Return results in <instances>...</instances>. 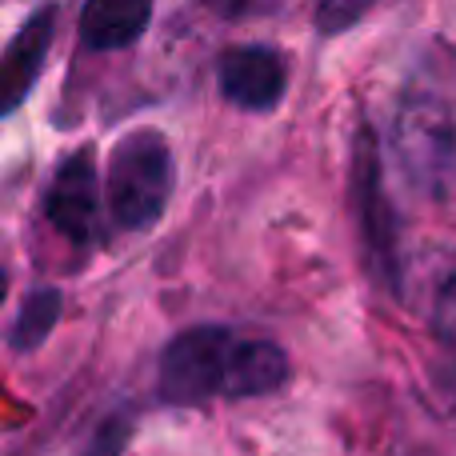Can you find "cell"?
<instances>
[{
    "mask_svg": "<svg viewBox=\"0 0 456 456\" xmlns=\"http://www.w3.org/2000/svg\"><path fill=\"white\" fill-rule=\"evenodd\" d=\"M356 200H361V228H364V244H369L372 265H377L380 276H393V268H396L393 221H388L385 189H380L377 149H372L369 136H361V157H356Z\"/></svg>",
    "mask_w": 456,
    "mask_h": 456,
    "instance_id": "cell-7",
    "label": "cell"
},
{
    "mask_svg": "<svg viewBox=\"0 0 456 456\" xmlns=\"http://www.w3.org/2000/svg\"><path fill=\"white\" fill-rule=\"evenodd\" d=\"M152 0H85L80 12V40L96 53L125 48L149 28Z\"/></svg>",
    "mask_w": 456,
    "mask_h": 456,
    "instance_id": "cell-8",
    "label": "cell"
},
{
    "mask_svg": "<svg viewBox=\"0 0 456 456\" xmlns=\"http://www.w3.org/2000/svg\"><path fill=\"white\" fill-rule=\"evenodd\" d=\"M173 197V152L157 128L120 136L109 165V208L117 224L149 228L160 221Z\"/></svg>",
    "mask_w": 456,
    "mask_h": 456,
    "instance_id": "cell-1",
    "label": "cell"
},
{
    "mask_svg": "<svg viewBox=\"0 0 456 456\" xmlns=\"http://www.w3.org/2000/svg\"><path fill=\"white\" fill-rule=\"evenodd\" d=\"M393 144L412 189L436 192L449 189L456 168V112L436 93H409L396 109Z\"/></svg>",
    "mask_w": 456,
    "mask_h": 456,
    "instance_id": "cell-2",
    "label": "cell"
},
{
    "mask_svg": "<svg viewBox=\"0 0 456 456\" xmlns=\"http://www.w3.org/2000/svg\"><path fill=\"white\" fill-rule=\"evenodd\" d=\"M221 93L228 104L244 112H268L281 104L284 85H289V69H284L281 53L265 45H240L228 48L221 56Z\"/></svg>",
    "mask_w": 456,
    "mask_h": 456,
    "instance_id": "cell-5",
    "label": "cell"
},
{
    "mask_svg": "<svg viewBox=\"0 0 456 456\" xmlns=\"http://www.w3.org/2000/svg\"><path fill=\"white\" fill-rule=\"evenodd\" d=\"M48 45H53V8H40L28 24L12 37L4 61H0V117L12 112L32 93L40 69H45Z\"/></svg>",
    "mask_w": 456,
    "mask_h": 456,
    "instance_id": "cell-6",
    "label": "cell"
},
{
    "mask_svg": "<svg viewBox=\"0 0 456 456\" xmlns=\"http://www.w3.org/2000/svg\"><path fill=\"white\" fill-rule=\"evenodd\" d=\"M0 300H4V273H0Z\"/></svg>",
    "mask_w": 456,
    "mask_h": 456,
    "instance_id": "cell-13",
    "label": "cell"
},
{
    "mask_svg": "<svg viewBox=\"0 0 456 456\" xmlns=\"http://www.w3.org/2000/svg\"><path fill=\"white\" fill-rule=\"evenodd\" d=\"M425 292H428V321L436 324V332L444 340L456 345V252H449V256H441L433 265Z\"/></svg>",
    "mask_w": 456,
    "mask_h": 456,
    "instance_id": "cell-9",
    "label": "cell"
},
{
    "mask_svg": "<svg viewBox=\"0 0 456 456\" xmlns=\"http://www.w3.org/2000/svg\"><path fill=\"white\" fill-rule=\"evenodd\" d=\"M205 4L221 8V12H236V8H240V4H244V0H205Z\"/></svg>",
    "mask_w": 456,
    "mask_h": 456,
    "instance_id": "cell-12",
    "label": "cell"
},
{
    "mask_svg": "<svg viewBox=\"0 0 456 456\" xmlns=\"http://www.w3.org/2000/svg\"><path fill=\"white\" fill-rule=\"evenodd\" d=\"M372 4H377V0H321V8H316V28H321L324 37L345 32V28H353Z\"/></svg>",
    "mask_w": 456,
    "mask_h": 456,
    "instance_id": "cell-11",
    "label": "cell"
},
{
    "mask_svg": "<svg viewBox=\"0 0 456 456\" xmlns=\"http://www.w3.org/2000/svg\"><path fill=\"white\" fill-rule=\"evenodd\" d=\"M232 348L236 337L216 324L181 332L160 356V396L168 404H200L213 396H228Z\"/></svg>",
    "mask_w": 456,
    "mask_h": 456,
    "instance_id": "cell-3",
    "label": "cell"
},
{
    "mask_svg": "<svg viewBox=\"0 0 456 456\" xmlns=\"http://www.w3.org/2000/svg\"><path fill=\"white\" fill-rule=\"evenodd\" d=\"M48 221L69 240H96L101 232V184H96L93 149H80L56 168V181L48 189Z\"/></svg>",
    "mask_w": 456,
    "mask_h": 456,
    "instance_id": "cell-4",
    "label": "cell"
},
{
    "mask_svg": "<svg viewBox=\"0 0 456 456\" xmlns=\"http://www.w3.org/2000/svg\"><path fill=\"white\" fill-rule=\"evenodd\" d=\"M56 321H61V292H56V289L32 292V297L24 300L20 321H16V329H12V348H16V353L37 348L40 340L56 329Z\"/></svg>",
    "mask_w": 456,
    "mask_h": 456,
    "instance_id": "cell-10",
    "label": "cell"
}]
</instances>
